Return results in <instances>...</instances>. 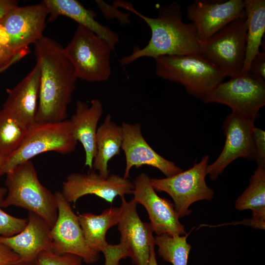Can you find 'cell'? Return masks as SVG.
I'll list each match as a JSON object with an SVG mask.
<instances>
[{"mask_svg": "<svg viewBox=\"0 0 265 265\" xmlns=\"http://www.w3.org/2000/svg\"><path fill=\"white\" fill-rule=\"evenodd\" d=\"M82 259L72 254L58 255L51 250L41 252L37 257L36 265H81Z\"/></svg>", "mask_w": 265, "mask_h": 265, "instance_id": "f546056e", "label": "cell"}, {"mask_svg": "<svg viewBox=\"0 0 265 265\" xmlns=\"http://www.w3.org/2000/svg\"><path fill=\"white\" fill-rule=\"evenodd\" d=\"M48 15V9L42 1L37 4L18 6L0 21L14 52L28 48L43 36Z\"/></svg>", "mask_w": 265, "mask_h": 265, "instance_id": "2e32d148", "label": "cell"}, {"mask_svg": "<svg viewBox=\"0 0 265 265\" xmlns=\"http://www.w3.org/2000/svg\"><path fill=\"white\" fill-rule=\"evenodd\" d=\"M154 59L159 77L180 83L189 94L202 101L226 77L199 53L162 56Z\"/></svg>", "mask_w": 265, "mask_h": 265, "instance_id": "277c9868", "label": "cell"}, {"mask_svg": "<svg viewBox=\"0 0 265 265\" xmlns=\"http://www.w3.org/2000/svg\"><path fill=\"white\" fill-rule=\"evenodd\" d=\"M29 52L28 48L14 52L11 48L8 37L0 23V68L4 70L20 60Z\"/></svg>", "mask_w": 265, "mask_h": 265, "instance_id": "f1b7e54d", "label": "cell"}, {"mask_svg": "<svg viewBox=\"0 0 265 265\" xmlns=\"http://www.w3.org/2000/svg\"><path fill=\"white\" fill-rule=\"evenodd\" d=\"M9 265H36V264L35 263V261H27L21 259L19 261H18Z\"/></svg>", "mask_w": 265, "mask_h": 265, "instance_id": "f35d334b", "label": "cell"}, {"mask_svg": "<svg viewBox=\"0 0 265 265\" xmlns=\"http://www.w3.org/2000/svg\"><path fill=\"white\" fill-rule=\"evenodd\" d=\"M189 234L171 236L166 234L154 238L155 244L158 246V254L173 265H187L191 246L187 242Z\"/></svg>", "mask_w": 265, "mask_h": 265, "instance_id": "4316f807", "label": "cell"}, {"mask_svg": "<svg viewBox=\"0 0 265 265\" xmlns=\"http://www.w3.org/2000/svg\"><path fill=\"white\" fill-rule=\"evenodd\" d=\"M21 260L17 254L0 241V265H9Z\"/></svg>", "mask_w": 265, "mask_h": 265, "instance_id": "e575fe53", "label": "cell"}, {"mask_svg": "<svg viewBox=\"0 0 265 265\" xmlns=\"http://www.w3.org/2000/svg\"><path fill=\"white\" fill-rule=\"evenodd\" d=\"M4 71V70H3V69H2V68H0V73L3 72V71Z\"/></svg>", "mask_w": 265, "mask_h": 265, "instance_id": "ab89813d", "label": "cell"}, {"mask_svg": "<svg viewBox=\"0 0 265 265\" xmlns=\"http://www.w3.org/2000/svg\"><path fill=\"white\" fill-rule=\"evenodd\" d=\"M7 193L5 187L0 186V236L9 237L22 231L27 223V218L13 216L4 212L1 207Z\"/></svg>", "mask_w": 265, "mask_h": 265, "instance_id": "83f0119b", "label": "cell"}, {"mask_svg": "<svg viewBox=\"0 0 265 265\" xmlns=\"http://www.w3.org/2000/svg\"><path fill=\"white\" fill-rule=\"evenodd\" d=\"M34 45L40 69L36 123L63 121L78 80L74 69L57 41L43 35Z\"/></svg>", "mask_w": 265, "mask_h": 265, "instance_id": "6da1fadb", "label": "cell"}, {"mask_svg": "<svg viewBox=\"0 0 265 265\" xmlns=\"http://www.w3.org/2000/svg\"><path fill=\"white\" fill-rule=\"evenodd\" d=\"M121 126L123 134L121 149L126 159L124 178H129L132 167L139 168L143 165L156 168L166 177L183 171L173 162L162 157L149 145L142 134L140 124L123 122Z\"/></svg>", "mask_w": 265, "mask_h": 265, "instance_id": "e0dca14e", "label": "cell"}, {"mask_svg": "<svg viewBox=\"0 0 265 265\" xmlns=\"http://www.w3.org/2000/svg\"><path fill=\"white\" fill-rule=\"evenodd\" d=\"M103 113V104L97 99L91 100L89 106L78 101L75 113L69 119L74 138L82 144L85 152L84 165L92 169L96 152V136L98 124Z\"/></svg>", "mask_w": 265, "mask_h": 265, "instance_id": "ffe728a7", "label": "cell"}, {"mask_svg": "<svg viewBox=\"0 0 265 265\" xmlns=\"http://www.w3.org/2000/svg\"><path fill=\"white\" fill-rule=\"evenodd\" d=\"M248 73L265 80V53L260 52L253 59Z\"/></svg>", "mask_w": 265, "mask_h": 265, "instance_id": "836d02e7", "label": "cell"}, {"mask_svg": "<svg viewBox=\"0 0 265 265\" xmlns=\"http://www.w3.org/2000/svg\"><path fill=\"white\" fill-rule=\"evenodd\" d=\"M40 80V69L36 63L15 87L7 89V98L2 108L28 130L36 123Z\"/></svg>", "mask_w": 265, "mask_h": 265, "instance_id": "ac0fdd59", "label": "cell"}, {"mask_svg": "<svg viewBox=\"0 0 265 265\" xmlns=\"http://www.w3.org/2000/svg\"><path fill=\"white\" fill-rule=\"evenodd\" d=\"M133 183V199L146 210L150 223L157 236L163 234L171 236L186 234L184 225L179 221L174 204L157 194L148 175L143 172L139 174Z\"/></svg>", "mask_w": 265, "mask_h": 265, "instance_id": "9a60e30c", "label": "cell"}, {"mask_svg": "<svg viewBox=\"0 0 265 265\" xmlns=\"http://www.w3.org/2000/svg\"><path fill=\"white\" fill-rule=\"evenodd\" d=\"M254 121L233 112L226 116L223 125L226 136L224 147L217 159L206 169L207 175L212 180H216L225 168L238 158L255 160Z\"/></svg>", "mask_w": 265, "mask_h": 265, "instance_id": "8fae6325", "label": "cell"}, {"mask_svg": "<svg viewBox=\"0 0 265 265\" xmlns=\"http://www.w3.org/2000/svg\"><path fill=\"white\" fill-rule=\"evenodd\" d=\"M133 188V183L129 178L117 174L105 177L93 171L68 175L62 184L61 192L69 203L75 204L80 198L92 194L112 203L116 196L123 198L132 193Z\"/></svg>", "mask_w": 265, "mask_h": 265, "instance_id": "7c38bea8", "label": "cell"}, {"mask_svg": "<svg viewBox=\"0 0 265 265\" xmlns=\"http://www.w3.org/2000/svg\"><path fill=\"white\" fill-rule=\"evenodd\" d=\"M63 50L78 79L102 82L109 78L112 50L104 39L90 30L78 25L72 39Z\"/></svg>", "mask_w": 265, "mask_h": 265, "instance_id": "5b68a950", "label": "cell"}, {"mask_svg": "<svg viewBox=\"0 0 265 265\" xmlns=\"http://www.w3.org/2000/svg\"><path fill=\"white\" fill-rule=\"evenodd\" d=\"M246 17L231 22L200 44L199 53L230 78L242 73L246 48Z\"/></svg>", "mask_w": 265, "mask_h": 265, "instance_id": "8992f818", "label": "cell"}, {"mask_svg": "<svg viewBox=\"0 0 265 265\" xmlns=\"http://www.w3.org/2000/svg\"><path fill=\"white\" fill-rule=\"evenodd\" d=\"M253 138L258 166L265 167V132L255 126Z\"/></svg>", "mask_w": 265, "mask_h": 265, "instance_id": "4dcf8cb0", "label": "cell"}, {"mask_svg": "<svg viewBox=\"0 0 265 265\" xmlns=\"http://www.w3.org/2000/svg\"><path fill=\"white\" fill-rule=\"evenodd\" d=\"M54 195L58 214L50 230L51 250L58 255H76L86 264L95 263L99 258V254L87 244L78 216L74 212L61 191L55 192Z\"/></svg>", "mask_w": 265, "mask_h": 265, "instance_id": "30bf717a", "label": "cell"}, {"mask_svg": "<svg viewBox=\"0 0 265 265\" xmlns=\"http://www.w3.org/2000/svg\"><path fill=\"white\" fill-rule=\"evenodd\" d=\"M103 253L105 258V265H119L120 261L127 257L125 251L120 243L108 244Z\"/></svg>", "mask_w": 265, "mask_h": 265, "instance_id": "d6a6232c", "label": "cell"}, {"mask_svg": "<svg viewBox=\"0 0 265 265\" xmlns=\"http://www.w3.org/2000/svg\"><path fill=\"white\" fill-rule=\"evenodd\" d=\"M203 101L226 105L232 112L255 121L265 105V80L242 73L219 83Z\"/></svg>", "mask_w": 265, "mask_h": 265, "instance_id": "52a82bcc", "label": "cell"}, {"mask_svg": "<svg viewBox=\"0 0 265 265\" xmlns=\"http://www.w3.org/2000/svg\"><path fill=\"white\" fill-rule=\"evenodd\" d=\"M155 245L152 247L148 265H158L154 249Z\"/></svg>", "mask_w": 265, "mask_h": 265, "instance_id": "8d00e7d4", "label": "cell"}, {"mask_svg": "<svg viewBox=\"0 0 265 265\" xmlns=\"http://www.w3.org/2000/svg\"><path fill=\"white\" fill-rule=\"evenodd\" d=\"M186 12L200 44L231 22L246 17L242 0H195Z\"/></svg>", "mask_w": 265, "mask_h": 265, "instance_id": "5bb4252c", "label": "cell"}, {"mask_svg": "<svg viewBox=\"0 0 265 265\" xmlns=\"http://www.w3.org/2000/svg\"><path fill=\"white\" fill-rule=\"evenodd\" d=\"M121 126L112 120L111 115H106L104 122L98 128L96 136V152L92 168L102 176L109 175L108 163L114 156L119 154L123 142Z\"/></svg>", "mask_w": 265, "mask_h": 265, "instance_id": "7402d4cb", "label": "cell"}, {"mask_svg": "<svg viewBox=\"0 0 265 265\" xmlns=\"http://www.w3.org/2000/svg\"><path fill=\"white\" fill-rule=\"evenodd\" d=\"M239 211L251 210L252 219L258 229L265 228V167L258 166L249 185L235 202Z\"/></svg>", "mask_w": 265, "mask_h": 265, "instance_id": "d4e9b609", "label": "cell"}, {"mask_svg": "<svg viewBox=\"0 0 265 265\" xmlns=\"http://www.w3.org/2000/svg\"><path fill=\"white\" fill-rule=\"evenodd\" d=\"M47 7L49 22H53L60 16L68 17L104 39L112 51L119 41L118 34L96 20V13L85 8L76 0H44Z\"/></svg>", "mask_w": 265, "mask_h": 265, "instance_id": "44dd1931", "label": "cell"}, {"mask_svg": "<svg viewBox=\"0 0 265 265\" xmlns=\"http://www.w3.org/2000/svg\"><path fill=\"white\" fill-rule=\"evenodd\" d=\"M27 223L20 233L11 237L0 236V241L25 261H35L45 250H51V227L37 214L28 212Z\"/></svg>", "mask_w": 265, "mask_h": 265, "instance_id": "d6986e66", "label": "cell"}, {"mask_svg": "<svg viewBox=\"0 0 265 265\" xmlns=\"http://www.w3.org/2000/svg\"><path fill=\"white\" fill-rule=\"evenodd\" d=\"M98 7L103 13L106 18L118 19L122 25H126L130 23L129 13H124L117 9L115 6L110 5L103 0H95Z\"/></svg>", "mask_w": 265, "mask_h": 265, "instance_id": "1f68e13d", "label": "cell"}, {"mask_svg": "<svg viewBox=\"0 0 265 265\" xmlns=\"http://www.w3.org/2000/svg\"><path fill=\"white\" fill-rule=\"evenodd\" d=\"M6 174V195L1 207L15 206L42 218L52 228L58 214L56 200L40 182L31 160L22 163Z\"/></svg>", "mask_w": 265, "mask_h": 265, "instance_id": "3957f363", "label": "cell"}, {"mask_svg": "<svg viewBox=\"0 0 265 265\" xmlns=\"http://www.w3.org/2000/svg\"><path fill=\"white\" fill-rule=\"evenodd\" d=\"M7 160V158L0 154V178L4 174V169Z\"/></svg>", "mask_w": 265, "mask_h": 265, "instance_id": "74e56055", "label": "cell"}, {"mask_svg": "<svg viewBox=\"0 0 265 265\" xmlns=\"http://www.w3.org/2000/svg\"><path fill=\"white\" fill-rule=\"evenodd\" d=\"M28 129L4 111L0 110V154L7 158L24 142Z\"/></svg>", "mask_w": 265, "mask_h": 265, "instance_id": "484cf974", "label": "cell"}, {"mask_svg": "<svg viewBox=\"0 0 265 265\" xmlns=\"http://www.w3.org/2000/svg\"><path fill=\"white\" fill-rule=\"evenodd\" d=\"M247 21L246 48L242 73H248L254 57L260 53L265 32V0H244Z\"/></svg>", "mask_w": 265, "mask_h": 265, "instance_id": "cb8c5ba5", "label": "cell"}, {"mask_svg": "<svg viewBox=\"0 0 265 265\" xmlns=\"http://www.w3.org/2000/svg\"><path fill=\"white\" fill-rule=\"evenodd\" d=\"M77 144L69 120L55 123H36L28 129L20 148L7 158L4 173L43 153H71L74 151Z\"/></svg>", "mask_w": 265, "mask_h": 265, "instance_id": "ba28073f", "label": "cell"}, {"mask_svg": "<svg viewBox=\"0 0 265 265\" xmlns=\"http://www.w3.org/2000/svg\"><path fill=\"white\" fill-rule=\"evenodd\" d=\"M137 203L133 199L127 202L121 198V215L118 229L119 243L135 265H148L152 247L155 245L154 232L150 223L143 222L137 212Z\"/></svg>", "mask_w": 265, "mask_h": 265, "instance_id": "4fadbf2b", "label": "cell"}, {"mask_svg": "<svg viewBox=\"0 0 265 265\" xmlns=\"http://www.w3.org/2000/svg\"><path fill=\"white\" fill-rule=\"evenodd\" d=\"M209 156H204L201 161L189 169L162 179H151L156 191L168 194L174 202V208L179 218L189 215L193 203L211 201L214 192L207 185L205 177Z\"/></svg>", "mask_w": 265, "mask_h": 265, "instance_id": "9c48e42d", "label": "cell"}, {"mask_svg": "<svg viewBox=\"0 0 265 265\" xmlns=\"http://www.w3.org/2000/svg\"><path fill=\"white\" fill-rule=\"evenodd\" d=\"M113 5L132 12L140 17L149 26L151 36L144 48L135 46L129 55L122 57L120 62L127 65L142 57L180 55L199 53L200 43L194 25L183 21L181 6L176 1L160 7L156 18L146 16L126 1H116Z\"/></svg>", "mask_w": 265, "mask_h": 265, "instance_id": "7a4b0ae2", "label": "cell"}, {"mask_svg": "<svg viewBox=\"0 0 265 265\" xmlns=\"http://www.w3.org/2000/svg\"><path fill=\"white\" fill-rule=\"evenodd\" d=\"M18 6V2L16 0H0V21Z\"/></svg>", "mask_w": 265, "mask_h": 265, "instance_id": "d590c367", "label": "cell"}, {"mask_svg": "<svg viewBox=\"0 0 265 265\" xmlns=\"http://www.w3.org/2000/svg\"><path fill=\"white\" fill-rule=\"evenodd\" d=\"M120 215V207H110L99 215L83 213L78 215L85 240L90 248L98 253L104 251L108 245L106 233L118 224Z\"/></svg>", "mask_w": 265, "mask_h": 265, "instance_id": "603a6c76", "label": "cell"}]
</instances>
